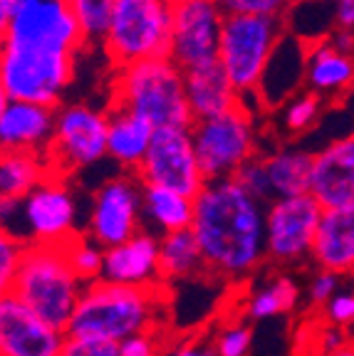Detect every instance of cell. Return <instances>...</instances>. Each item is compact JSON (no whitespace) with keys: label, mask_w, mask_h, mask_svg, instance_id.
I'll return each instance as SVG.
<instances>
[{"label":"cell","mask_w":354,"mask_h":356,"mask_svg":"<svg viewBox=\"0 0 354 356\" xmlns=\"http://www.w3.org/2000/svg\"><path fill=\"white\" fill-rule=\"evenodd\" d=\"M191 233L203 255L206 275L226 282L253 277L266 257V203L236 178L206 181L196 195Z\"/></svg>","instance_id":"obj_1"},{"label":"cell","mask_w":354,"mask_h":356,"mask_svg":"<svg viewBox=\"0 0 354 356\" xmlns=\"http://www.w3.org/2000/svg\"><path fill=\"white\" fill-rule=\"evenodd\" d=\"M167 287H124L111 282H92L75 309L67 337L122 344L129 337L161 332Z\"/></svg>","instance_id":"obj_2"},{"label":"cell","mask_w":354,"mask_h":356,"mask_svg":"<svg viewBox=\"0 0 354 356\" xmlns=\"http://www.w3.org/2000/svg\"><path fill=\"white\" fill-rule=\"evenodd\" d=\"M107 109L132 111L154 129H191L194 124L183 70L171 57H154L111 70Z\"/></svg>","instance_id":"obj_3"},{"label":"cell","mask_w":354,"mask_h":356,"mask_svg":"<svg viewBox=\"0 0 354 356\" xmlns=\"http://www.w3.org/2000/svg\"><path fill=\"white\" fill-rule=\"evenodd\" d=\"M84 287L67 260L65 245H25L13 295L43 322L67 332Z\"/></svg>","instance_id":"obj_4"},{"label":"cell","mask_w":354,"mask_h":356,"mask_svg":"<svg viewBox=\"0 0 354 356\" xmlns=\"http://www.w3.org/2000/svg\"><path fill=\"white\" fill-rule=\"evenodd\" d=\"M285 20L261 15H226L218 42V65L243 102L255 99L282 35Z\"/></svg>","instance_id":"obj_5"},{"label":"cell","mask_w":354,"mask_h":356,"mask_svg":"<svg viewBox=\"0 0 354 356\" xmlns=\"http://www.w3.org/2000/svg\"><path fill=\"white\" fill-rule=\"evenodd\" d=\"M188 131L206 181L236 178L240 168L263 151L258 117L248 102L218 117L194 122Z\"/></svg>","instance_id":"obj_6"},{"label":"cell","mask_w":354,"mask_h":356,"mask_svg":"<svg viewBox=\"0 0 354 356\" xmlns=\"http://www.w3.org/2000/svg\"><path fill=\"white\" fill-rule=\"evenodd\" d=\"M171 3L169 0H119L100 47L111 70L169 57Z\"/></svg>","instance_id":"obj_7"},{"label":"cell","mask_w":354,"mask_h":356,"mask_svg":"<svg viewBox=\"0 0 354 356\" xmlns=\"http://www.w3.org/2000/svg\"><path fill=\"white\" fill-rule=\"evenodd\" d=\"M77 74V55L0 44V82L10 102L60 106Z\"/></svg>","instance_id":"obj_8"},{"label":"cell","mask_w":354,"mask_h":356,"mask_svg":"<svg viewBox=\"0 0 354 356\" xmlns=\"http://www.w3.org/2000/svg\"><path fill=\"white\" fill-rule=\"evenodd\" d=\"M79 198L70 178L50 173L35 191L15 206L8 233L25 245H65L82 233Z\"/></svg>","instance_id":"obj_9"},{"label":"cell","mask_w":354,"mask_h":356,"mask_svg":"<svg viewBox=\"0 0 354 356\" xmlns=\"http://www.w3.org/2000/svg\"><path fill=\"white\" fill-rule=\"evenodd\" d=\"M109 109L89 102H62L57 106L55 134L45 154L52 173L72 178L107 159Z\"/></svg>","instance_id":"obj_10"},{"label":"cell","mask_w":354,"mask_h":356,"mask_svg":"<svg viewBox=\"0 0 354 356\" xmlns=\"http://www.w3.org/2000/svg\"><path fill=\"white\" fill-rule=\"evenodd\" d=\"M144 230L141 222V181L137 173H116L102 181L89 195L82 233L109 250Z\"/></svg>","instance_id":"obj_11"},{"label":"cell","mask_w":354,"mask_h":356,"mask_svg":"<svg viewBox=\"0 0 354 356\" xmlns=\"http://www.w3.org/2000/svg\"><path fill=\"white\" fill-rule=\"evenodd\" d=\"M322 206L310 193L277 198L266 206L268 265L293 270L312 262V245L322 220Z\"/></svg>","instance_id":"obj_12"},{"label":"cell","mask_w":354,"mask_h":356,"mask_svg":"<svg viewBox=\"0 0 354 356\" xmlns=\"http://www.w3.org/2000/svg\"><path fill=\"white\" fill-rule=\"evenodd\" d=\"M6 42L70 55L89 47L70 0H22L15 8Z\"/></svg>","instance_id":"obj_13"},{"label":"cell","mask_w":354,"mask_h":356,"mask_svg":"<svg viewBox=\"0 0 354 356\" xmlns=\"http://www.w3.org/2000/svg\"><path fill=\"white\" fill-rule=\"evenodd\" d=\"M223 10L216 0H171L169 57L183 72L218 62Z\"/></svg>","instance_id":"obj_14"},{"label":"cell","mask_w":354,"mask_h":356,"mask_svg":"<svg viewBox=\"0 0 354 356\" xmlns=\"http://www.w3.org/2000/svg\"><path fill=\"white\" fill-rule=\"evenodd\" d=\"M137 178L144 186H161L196 198L203 191L206 176L196 159L188 129H156L149 154L139 166Z\"/></svg>","instance_id":"obj_15"},{"label":"cell","mask_w":354,"mask_h":356,"mask_svg":"<svg viewBox=\"0 0 354 356\" xmlns=\"http://www.w3.org/2000/svg\"><path fill=\"white\" fill-rule=\"evenodd\" d=\"M65 339L15 295L0 300V356H60Z\"/></svg>","instance_id":"obj_16"},{"label":"cell","mask_w":354,"mask_h":356,"mask_svg":"<svg viewBox=\"0 0 354 356\" xmlns=\"http://www.w3.org/2000/svg\"><path fill=\"white\" fill-rule=\"evenodd\" d=\"M310 195L322 211L354 206V134L337 136L315 151Z\"/></svg>","instance_id":"obj_17"},{"label":"cell","mask_w":354,"mask_h":356,"mask_svg":"<svg viewBox=\"0 0 354 356\" xmlns=\"http://www.w3.org/2000/svg\"><path fill=\"white\" fill-rule=\"evenodd\" d=\"M102 280L124 287H167L159 270V238L146 230L105 250Z\"/></svg>","instance_id":"obj_18"},{"label":"cell","mask_w":354,"mask_h":356,"mask_svg":"<svg viewBox=\"0 0 354 356\" xmlns=\"http://www.w3.org/2000/svg\"><path fill=\"white\" fill-rule=\"evenodd\" d=\"M55 106L8 102L0 114V151L45 156L55 134Z\"/></svg>","instance_id":"obj_19"},{"label":"cell","mask_w":354,"mask_h":356,"mask_svg":"<svg viewBox=\"0 0 354 356\" xmlns=\"http://www.w3.org/2000/svg\"><path fill=\"white\" fill-rule=\"evenodd\" d=\"M312 262L317 270H330L342 277L354 273V206L322 213Z\"/></svg>","instance_id":"obj_20"},{"label":"cell","mask_w":354,"mask_h":356,"mask_svg":"<svg viewBox=\"0 0 354 356\" xmlns=\"http://www.w3.org/2000/svg\"><path fill=\"white\" fill-rule=\"evenodd\" d=\"M354 87V57L344 55L330 40L307 44L305 50V89L325 102L347 95Z\"/></svg>","instance_id":"obj_21"},{"label":"cell","mask_w":354,"mask_h":356,"mask_svg":"<svg viewBox=\"0 0 354 356\" xmlns=\"http://www.w3.org/2000/svg\"><path fill=\"white\" fill-rule=\"evenodd\" d=\"M183 84H186V102L194 122L218 117L223 111H231L233 106L243 104V99L233 89L231 79L226 77L218 62L183 72Z\"/></svg>","instance_id":"obj_22"},{"label":"cell","mask_w":354,"mask_h":356,"mask_svg":"<svg viewBox=\"0 0 354 356\" xmlns=\"http://www.w3.org/2000/svg\"><path fill=\"white\" fill-rule=\"evenodd\" d=\"M312 156L315 151L302 149L298 144H277L261 151L272 200L310 193Z\"/></svg>","instance_id":"obj_23"},{"label":"cell","mask_w":354,"mask_h":356,"mask_svg":"<svg viewBox=\"0 0 354 356\" xmlns=\"http://www.w3.org/2000/svg\"><path fill=\"white\" fill-rule=\"evenodd\" d=\"M154 134L156 129L146 119L124 109H109L107 159L122 173H137L149 154Z\"/></svg>","instance_id":"obj_24"},{"label":"cell","mask_w":354,"mask_h":356,"mask_svg":"<svg viewBox=\"0 0 354 356\" xmlns=\"http://www.w3.org/2000/svg\"><path fill=\"white\" fill-rule=\"evenodd\" d=\"M194 208L196 198H188L171 188L141 184V222L146 233L156 238L191 228Z\"/></svg>","instance_id":"obj_25"},{"label":"cell","mask_w":354,"mask_h":356,"mask_svg":"<svg viewBox=\"0 0 354 356\" xmlns=\"http://www.w3.org/2000/svg\"><path fill=\"white\" fill-rule=\"evenodd\" d=\"M302 289L298 280L290 277V273H280L275 277H268L266 282L255 284L245 300V322H270V319L285 317L300 305Z\"/></svg>","instance_id":"obj_26"},{"label":"cell","mask_w":354,"mask_h":356,"mask_svg":"<svg viewBox=\"0 0 354 356\" xmlns=\"http://www.w3.org/2000/svg\"><path fill=\"white\" fill-rule=\"evenodd\" d=\"M50 173L45 156L0 151V203H20Z\"/></svg>","instance_id":"obj_27"},{"label":"cell","mask_w":354,"mask_h":356,"mask_svg":"<svg viewBox=\"0 0 354 356\" xmlns=\"http://www.w3.org/2000/svg\"><path fill=\"white\" fill-rule=\"evenodd\" d=\"M159 270L164 284L183 282L206 275L203 255L196 243V235L188 230L169 233L159 238Z\"/></svg>","instance_id":"obj_28"},{"label":"cell","mask_w":354,"mask_h":356,"mask_svg":"<svg viewBox=\"0 0 354 356\" xmlns=\"http://www.w3.org/2000/svg\"><path fill=\"white\" fill-rule=\"evenodd\" d=\"M325 104L327 102L317 97L315 92L300 89L298 95H293L272 111V122L285 139H295V136H302V134L312 131L317 127V122L322 119V111H325Z\"/></svg>","instance_id":"obj_29"},{"label":"cell","mask_w":354,"mask_h":356,"mask_svg":"<svg viewBox=\"0 0 354 356\" xmlns=\"http://www.w3.org/2000/svg\"><path fill=\"white\" fill-rule=\"evenodd\" d=\"M67 260L72 265L75 275L82 280L84 284L100 282L102 280V265H105V248L89 240L84 233L75 235L70 243H65Z\"/></svg>","instance_id":"obj_30"},{"label":"cell","mask_w":354,"mask_h":356,"mask_svg":"<svg viewBox=\"0 0 354 356\" xmlns=\"http://www.w3.org/2000/svg\"><path fill=\"white\" fill-rule=\"evenodd\" d=\"M119 0H70L87 44H100Z\"/></svg>","instance_id":"obj_31"},{"label":"cell","mask_w":354,"mask_h":356,"mask_svg":"<svg viewBox=\"0 0 354 356\" xmlns=\"http://www.w3.org/2000/svg\"><path fill=\"white\" fill-rule=\"evenodd\" d=\"M210 344H213L216 356H250V351H253V327H250V322L233 319L213 334Z\"/></svg>","instance_id":"obj_32"},{"label":"cell","mask_w":354,"mask_h":356,"mask_svg":"<svg viewBox=\"0 0 354 356\" xmlns=\"http://www.w3.org/2000/svg\"><path fill=\"white\" fill-rule=\"evenodd\" d=\"M22 255H25V243L17 235L0 230V300L13 295Z\"/></svg>","instance_id":"obj_33"},{"label":"cell","mask_w":354,"mask_h":356,"mask_svg":"<svg viewBox=\"0 0 354 356\" xmlns=\"http://www.w3.org/2000/svg\"><path fill=\"white\" fill-rule=\"evenodd\" d=\"M223 15H261L285 20L293 3L290 0H216Z\"/></svg>","instance_id":"obj_34"},{"label":"cell","mask_w":354,"mask_h":356,"mask_svg":"<svg viewBox=\"0 0 354 356\" xmlns=\"http://www.w3.org/2000/svg\"><path fill=\"white\" fill-rule=\"evenodd\" d=\"M236 181H238V184L243 186L250 195H255L258 200H263L266 206L272 200L270 184H268V173H266V166H263L261 156H255L253 161L245 163V166L238 171V176H236Z\"/></svg>","instance_id":"obj_35"},{"label":"cell","mask_w":354,"mask_h":356,"mask_svg":"<svg viewBox=\"0 0 354 356\" xmlns=\"http://www.w3.org/2000/svg\"><path fill=\"white\" fill-rule=\"evenodd\" d=\"M339 289H342V275L330 273V270H317L305 287V300H307V305L325 307Z\"/></svg>","instance_id":"obj_36"},{"label":"cell","mask_w":354,"mask_h":356,"mask_svg":"<svg viewBox=\"0 0 354 356\" xmlns=\"http://www.w3.org/2000/svg\"><path fill=\"white\" fill-rule=\"evenodd\" d=\"M325 322L330 327L347 329L354 324V289H339L332 300L322 307Z\"/></svg>","instance_id":"obj_37"},{"label":"cell","mask_w":354,"mask_h":356,"mask_svg":"<svg viewBox=\"0 0 354 356\" xmlns=\"http://www.w3.org/2000/svg\"><path fill=\"white\" fill-rule=\"evenodd\" d=\"M116 346H119V356H161L167 344L161 339V332H146L129 337Z\"/></svg>","instance_id":"obj_38"},{"label":"cell","mask_w":354,"mask_h":356,"mask_svg":"<svg viewBox=\"0 0 354 356\" xmlns=\"http://www.w3.org/2000/svg\"><path fill=\"white\" fill-rule=\"evenodd\" d=\"M60 356H119V346L111 344V341L67 337Z\"/></svg>","instance_id":"obj_39"},{"label":"cell","mask_w":354,"mask_h":356,"mask_svg":"<svg viewBox=\"0 0 354 356\" xmlns=\"http://www.w3.org/2000/svg\"><path fill=\"white\" fill-rule=\"evenodd\" d=\"M161 356H216L210 339H183L167 341Z\"/></svg>","instance_id":"obj_40"},{"label":"cell","mask_w":354,"mask_h":356,"mask_svg":"<svg viewBox=\"0 0 354 356\" xmlns=\"http://www.w3.org/2000/svg\"><path fill=\"white\" fill-rule=\"evenodd\" d=\"M332 6L334 30H352L354 33V0H330Z\"/></svg>","instance_id":"obj_41"},{"label":"cell","mask_w":354,"mask_h":356,"mask_svg":"<svg viewBox=\"0 0 354 356\" xmlns=\"http://www.w3.org/2000/svg\"><path fill=\"white\" fill-rule=\"evenodd\" d=\"M344 344H349L347 337H344V329L330 327V324L322 329V334H320V351L325 356L332 354V351H337V349H342Z\"/></svg>","instance_id":"obj_42"},{"label":"cell","mask_w":354,"mask_h":356,"mask_svg":"<svg viewBox=\"0 0 354 356\" xmlns=\"http://www.w3.org/2000/svg\"><path fill=\"white\" fill-rule=\"evenodd\" d=\"M20 3L22 0H0V44L6 42L13 15H15V8L20 6Z\"/></svg>","instance_id":"obj_43"},{"label":"cell","mask_w":354,"mask_h":356,"mask_svg":"<svg viewBox=\"0 0 354 356\" xmlns=\"http://www.w3.org/2000/svg\"><path fill=\"white\" fill-rule=\"evenodd\" d=\"M327 40H330V42H332L339 52L354 57V33H352V30H334V33L330 35Z\"/></svg>","instance_id":"obj_44"},{"label":"cell","mask_w":354,"mask_h":356,"mask_svg":"<svg viewBox=\"0 0 354 356\" xmlns=\"http://www.w3.org/2000/svg\"><path fill=\"white\" fill-rule=\"evenodd\" d=\"M327 356H354V344H344L342 349L332 351V354H327Z\"/></svg>","instance_id":"obj_45"},{"label":"cell","mask_w":354,"mask_h":356,"mask_svg":"<svg viewBox=\"0 0 354 356\" xmlns=\"http://www.w3.org/2000/svg\"><path fill=\"white\" fill-rule=\"evenodd\" d=\"M8 102H10V97H8L6 87H3V82H0V114H3V111H6Z\"/></svg>","instance_id":"obj_46"},{"label":"cell","mask_w":354,"mask_h":356,"mask_svg":"<svg viewBox=\"0 0 354 356\" xmlns=\"http://www.w3.org/2000/svg\"><path fill=\"white\" fill-rule=\"evenodd\" d=\"M293 6H300V3H315V0H290Z\"/></svg>","instance_id":"obj_47"},{"label":"cell","mask_w":354,"mask_h":356,"mask_svg":"<svg viewBox=\"0 0 354 356\" xmlns=\"http://www.w3.org/2000/svg\"><path fill=\"white\" fill-rule=\"evenodd\" d=\"M0 230H3V225H0Z\"/></svg>","instance_id":"obj_48"},{"label":"cell","mask_w":354,"mask_h":356,"mask_svg":"<svg viewBox=\"0 0 354 356\" xmlns=\"http://www.w3.org/2000/svg\"><path fill=\"white\" fill-rule=\"evenodd\" d=\"M169 3H171V0H169Z\"/></svg>","instance_id":"obj_49"}]
</instances>
